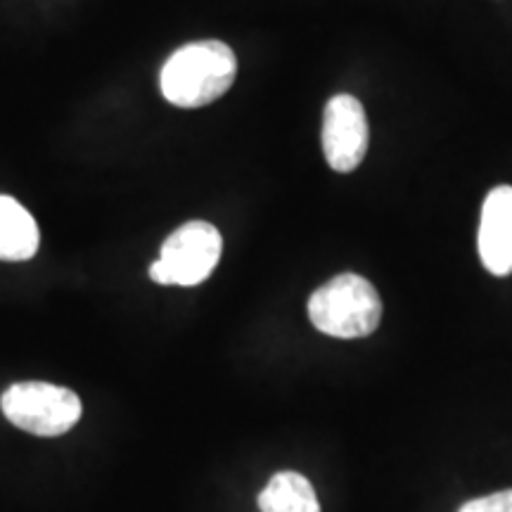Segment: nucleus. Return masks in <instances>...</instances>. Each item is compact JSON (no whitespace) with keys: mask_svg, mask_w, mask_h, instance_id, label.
I'll use <instances>...</instances> for the list:
<instances>
[{"mask_svg":"<svg viewBox=\"0 0 512 512\" xmlns=\"http://www.w3.org/2000/svg\"><path fill=\"white\" fill-rule=\"evenodd\" d=\"M238 57L223 41H195L178 48L159 74L162 95L171 105L195 110L219 100L233 86Z\"/></svg>","mask_w":512,"mask_h":512,"instance_id":"obj_1","label":"nucleus"},{"mask_svg":"<svg viewBox=\"0 0 512 512\" xmlns=\"http://www.w3.org/2000/svg\"><path fill=\"white\" fill-rule=\"evenodd\" d=\"M313 328L337 339L373 335L382 320L380 294L366 278L342 273L320 285L309 299Z\"/></svg>","mask_w":512,"mask_h":512,"instance_id":"obj_2","label":"nucleus"},{"mask_svg":"<svg viewBox=\"0 0 512 512\" xmlns=\"http://www.w3.org/2000/svg\"><path fill=\"white\" fill-rule=\"evenodd\" d=\"M3 415L36 437H60L81 418V399L50 382H17L0 396Z\"/></svg>","mask_w":512,"mask_h":512,"instance_id":"obj_3","label":"nucleus"},{"mask_svg":"<svg viewBox=\"0 0 512 512\" xmlns=\"http://www.w3.org/2000/svg\"><path fill=\"white\" fill-rule=\"evenodd\" d=\"M221 233L207 221H190L171 233L162 254L150 266V278L157 285L195 287L204 283L221 259Z\"/></svg>","mask_w":512,"mask_h":512,"instance_id":"obj_4","label":"nucleus"},{"mask_svg":"<svg viewBox=\"0 0 512 512\" xmlns=\"http://www.w3.org/2000/svg\"><path fill=\"white\" fill-rule=\"evenodd\" d=\"M368 119L361 100L354 95L339 93L325 105L323 112V143L325 159L337 174H351L358 169L368 152Z\"/></svg>","mask_w":512,"mask_h":512,"instance_id":"obj_5","label":"nucleus"},{"mask_svg":"<svg viewBox=\"0 0 512 512\" xmlns=\"http://www.w3.org/2000/svg\"><path fill=\"white\" fill-rule=\"evenodd\" d=\"M479 256L489 273H512V188L498 185L486 195L477 235Z\"/></svg>","mask_w":512,"mask_h":512,"instance_id":"obj_6","label":"nucleus"},{"mask_svg":"<svg viewBox=\"0 0 512 512\" xmlns=\"http://www.w3.org/2000/svg\"><path fill=\"white\" fill-rule=\"evenodd\" d=\"M41 233L34 216L8 195H0V259L27 261L38 252Z\"/></svg>","mask_w":512,"mask_h":512,"instance_id":"obj_7","label":"nucleus"},{"mask_svg":"<svg viewBox=\"0 0 512 512\" xmlns=\"http://www.w3.org/2000/svg\"><path fill=\"white\" fill-rule=\"evenodd\" d=\"M261 512H320L313 484L299 472H278L259 494Z\"/></svg>","mask_w":512,"mask_h":512,"instance_id":"obj_8","label":"nucleus"},{"mask_svg":"<svg viewBox=\"0 0 512 512\" xmlns=\"http://www.w3.org/2000/svg\"><path fill=\"white\" fill-rule=\"evenodd\" d=\"M458 512H512V489L467 501Z\"/></svg>","mask_w":512,"mask_h":512,"instance_id":"obj_9","label":"nucleus"}]
</instances>
